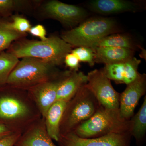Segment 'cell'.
Masks as SVG:
<instances>
[{"label": "cell", "instance_id": "cell-20", "mask_svg": "<svg viewBox=\"0 0 146 146\" xmlns=\"http://www.w3.org/2000/svg\"><path fill=\"white\" fill-rule=\"evenodd\" d=\"M18 59L9 52L0 53V85L7 83L9 76L19 61Z\"/></svg>", "mask_w": 146, "mask_h": 146}, {"label": "cell", "instance_id": "cell-6", "mask_svg": "<svg viewBox=\"0 0 146 146\" xmlns=\"http://www.w3.org/2000/svg\"><path fill=\"white\" fill-rule=\"evenodd\" d=\"M86 87L94 94L102 107L119 111L120 94L111 84V81L101 70L95 69L87 75Z\"/></svg>", "mask_w": 146, "mask_h": 146}, {"label": "cell", "instance_id": "cell-3", "mask_svg": "<svg viewBox=\"0 0 146 146\" xmlns=\"http://www.w3.org/2000/svg\"><path fill=\"white\" fill-rule=\"evenodd\" d=\"M117 32V25L113 19L96 17L86 19L75 27L63 32L61 38L73 48H91L104 37Z\"/></svg>", "mask_w": 146, "mask_h": 146}, {"label": "cell", "instance_id": "cell-11", "mask_svg": "<svg viewBox=\"0 0 146 146\" xmlns=\"http://www.w3.org/2000/svg\"><path fill=\"white\" fill-rule=\"evenodd\" d=\"M141 62V60L133 56L123 62L105 65L101 70L110 80L127 85L138 77L140 74L138 67Z\"/></svg>", "mask_w": 146, "mask_h": 146}, {"label": "cell", "instance_id": "cell-1", "mask_svg": "<svg viewBox=\"0 0 146 146\" xmlns=\"http://www.w3.org/2000/svg\"><path fill=\"white\" fill-rule=\"evenodd\" d=\"M72 48L61 38L52 36L44 41L27 40L18 42L9 52L18 58H34L56 66L64 62L65 56L71 52Z\"/></svg>", "mask_w": 146, "mask_h": 146}, {"label": "cell", "instance_id": "cell-27", "mask_svg": "<svg viewBox=\"0 0 146 146\" xmlns=\"http://www.w3.org/2000/svg\"><path fill=\"white\" fill-rule=\"evenodd\" d=\"M21 134L19 132H15L7 136L0 139V146H14Z\"/></svg>", "mask_w": 146, "mask_h": 146}, {"label": "cell", "instance_id": "cell-9", "mask_svg": "<svg viewBox=\"0 0 146 146\" xmlns=\"http://www.w3.org/2000/svg\"><path fill=\"white\" fill-rule=\"evenodd\" d=\"M146 91V75L140 73L137 78L128 84L125 91L120 94L119 111L122 119L130 120L133 117L139 100Z\"/></svg>", "mask_w": 146, "mask_h": 146}, {"label": "cell", "instance_id": "cell-17", "mask_svg": "<svg viewBox=\"0 0 146 146\" xmlns=\"http://www.w3.org/2000/svg\"><path fill=\"white\" fill-rule=\"evenodd\" d=\"M68 102L63 100L55 102L48 110L44 119L48 134L52 140L57 142L60 136V122Z\"/></svg>", "mask_w": 146, "mask_h": 146}, {"label": "cell", "instance_id": "cell-23", "mask_svg": "<svg viewBox=\"0 0 146 146\" xmlns=\"http://www.w3.org/2000/svg\"><path fill=\"white\" fill-rule=\"evenodd\" d=\"M71 52L75 55L80 62H86L91 67L95 65V58L94 51L91 48L80 47L72 49Z\"/></svg>", "mask_w": 146, "mask_h": 146}, {"label": "cell", "instance_id": "cell-19", "mask_svg": "<svg viewBox=\"0 0 146 146\" xmlns=\"http://www.w3.org/2000/svg\"><path fill=\"white\" fill-rule=\"evenodd\" d=\"M139 46L136 45L128 35L115 33L104 37L91 48L95 47H115L135 50L136 48H139Z\"/></svg>", "mask_w": 146, "mask_h": 146}, {"label": "cell", "instance_id": "cell-2", "mask_svg": "<svg viewBox=\"0 0 146 146\" xmlns=\"http://www.w3.org/2000/svg\"><path fill=\"white\" fill-rule=\"evenodd\" d=\"M131 120L123 119L119 111L110 110L100 105L94 115L73 131L82 138H98L110 133L130 132Z\"/></svg>", "mask_w": 146, "mask_h": 146}, {"label": "cell", "instance_id": "cell-13", "mask_svg": "<svg viewBox=\"0 0 146 146\" xmlns=\"http://www.w3.org/2000/svg\"><path fill=\"white\" fill-rule=\"evenodd\" d=\"M14 146H57L47 132L44 120H39L33 124L21 135Z\"/></svg>", "mask_w": 146, "mask_h": 146}, {"label": "cell", "instance_id": "cell-10", "mask_svg": "<svg viewBox=\"0 0 146 146\" xmlns=\"http://www.w3.org/2000/svg\"><path fill=\"white\" fill-rule=\"evenodd\" d=\"M68 72L63 73L61 76L55 80H49L30 87L31 96L43 119L48 110L56 101L58 88Z\"/></svg>", "mask_w": 146, "mask_h": 146}, {"label": "cell", "instance_id": "cell-24", "mask_svg": "<svg viewBox=\"0 0 146 146\" xmlns=\"http://www.w3.org/2000/svg\"><path fill=\"white\" fill-rule=\"evenodd\" d=\"M24 1L0 0V13H3L14 10L19 6L23 5Z\"/></svg>", "mask_w": 146, "mask_h": 146}, {"label": "cell", "instance_id": "cell-22", "mask_svg": "<svg viewBox=\"0 0 146 146\" xmlns=\"http://www.w3.org/2000/svg\"><path fill=\"white\" fill-rule=\"evenodd\" d=\"M11 22H5L6 26L15 31L26 34L31 27V25L28 20L20 16H14Z\"/></svg>", "mask_w": 146, "mask_h": 146}, {"label": "cell", "instance_id": "cell-12", "mask_svg": "<svg viewBox=\"0 0 146 146\" xmlns=\"http://www.w3.org/2000/svg\"><path fill=\"white\" fill-rule=\"evenodd\" d=\"M32 114L29 106L23 100L15 96L0 98V119L21 122L30 119Z\"/></svg>", "mask_w": 146, "mask_h": 146}, {"label": "cell", "instance_id": "cell-5", "mask_svg": "<svg viewBox=\"0 0 146 146\" xmlns=\"http://www.w3.org/2000/svg\"><path fill=\"white\" fill-rule=\"evenodd\" d=\"M54 67L38 58H23L11 72L7 83L16 88L32 87L50 80Z\"/></svg>", "mask_w": 146, "mask_h": 146}, {"label": "cell", "instance_id": "cell-16", "mask_svg": "<svg viewBox=\"0 0 146 146\" xmlns=\"http://www.w3.org/2000/svg\"><path fill=\"white\" fill-rule=\"evenodd\" d=\"M94 51L95 63L105 65L119 63L134 56L135 50L115 47H95Z\"/></svg>", "mask_w": 146, "mask_h": 146}, {"label": "cell", "instance_id": "cell-8", "mask_svg": "<svg viewBox=\"0 0 146 146\" xmlns=\"http://www.w3.org/2000/svg\"><path fill=\"white\" fill-rule=\"evenodd\" d=\"M130 132L110 133L93 138H82L73 131L60 135L58 143L60 146H131Z\"/></svg>", "mask_w": 146, "mask_h": 146}, {"label": "cell", "instance_id": "cell-28", "mask_svg": "<svg viewBox=\"0 0 146 146\" xmlns=\"http://www.w3.org/2000/svg\"><path fill=\"white\" fill-rule=\"evenodd\" d=\"M9 127L3 124L0 123V139L9 136L15 133Z\"/></svg>", "mask_w": 146, "mask_h": 146}, {"label": "cell", "instance_id": "cell-14", "mask_svg": "<svg viewBox=\"0 0 146 146\" xmlns=\"http://www.w3.org/2000/svg\"><path fill=\"white\" fill-rule=\"evenodd\" d=\"M87 82V75L82 72H68L58 88L56 100L69 102L74 96L79 89Z\"/></svg>", "mask_w": 146, "mask_h": 146}, {"label": "cell", "instance_id": "cell-26", "mask_svg": "<svg viewBox=\"0 0 146 146\" xmlns=\"http://www.w3.org/2000/svg\"><path fill=\"white\" fill-rule=\"evenodd\" d=\"M29 32L33 36L39 37L41 40L44 41L46 40V31L44 27L41 25H37L34 27H31Z\"/></svg>", "mask_w": 146, "mask_h": 146}, {"label": "cell", "instance_id": "cell-7", "mask_svg": "<svg viewBox=\"0 0 146 146\" xmlns=\"http://www.w3.org/2000/svg\"><path fill=\"white\" fill-rule=\"evenodd\" d=\"M43 11L49 18L59 21L70 29L78 25L88 16V12L84 9L57 0L46 3L43 7Z\"/></svg>", "mask_w": 146, "mask_h": 146}, {"label": "cell", "instance_id": "cell-15", "mask_svg": "<svg viewBox=\"0 0 146 146\" xmlns=\"http://www.w3.org/2000/svg\"><path fill=\"white\" fill-rule=\"evenodd\" d=\"M89 7L94 12L102 14L135 12L140 9L137 3L125 0H94L89 3Z\"/></svg>", "mask_w": 146, "mask_h": 146}, {"label": "cell", "instance_id": "cell-21", "mask_svg": "<svg viewBox=\"0 0 146 146\" xmlns=\"http://www.w3.org/2000/svg\"><path fill=\"white\" fill-rule=\"evenodd\" d=\"M25 34L8 28L4 22H0V53L10 46L13 41L23 37Z\"/></svg>", "mask_w": 146, "mask_h": 146}, {"label": "cell", "instance_id": "cell-18", "mask_svg": "<svg viewBox=\"0 0 146 146\" xmlns=\"http://www.w3.org/2000/svg\"><path fill=\"white\" fill-rule=\"evenodd\" d=\"M131 120V133L136 140L138 146L143 143L146 132V97L139 111Z\"/></svg>", "mask_w": 146, "mask_h": 146}, {"label": "cell", "instance_id": "cell-25", "mask_svg": "<svg viewBox=\"0 0 146 146\" xmlns=\"http://www.w3.org/2000/svg\"><path fill=\"white\" fill-rule=\"evenodd\" d=\"M64 63L72 71H78L80 66V61L78 58L72 52L66 55Z\"/></svg>", "mask_w": 146, "mask_h": 146}, {"label": "cell", "instance_id": "cell-4", "mask_svg": "<svg viewBox=\"0 0 146 146\" xmlns=\"http://www.w3.org/2000/svg\"><path fill=\"white\" fill-rule=\"evenodd\" d=\"M100 106L85 84L82 86L67 105L60 122V135L72 131L79 125L91 117Z\"/></svg>", "mask_w": 146, "mask_h": 146}]
</instances>
